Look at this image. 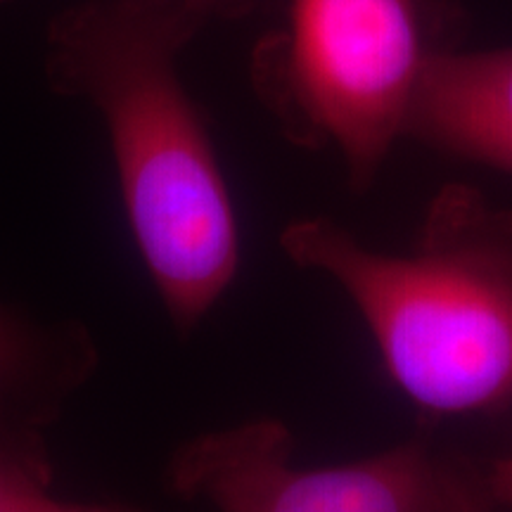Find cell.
Here are the masks:
<instances>
[{"mask_svg":"<svg viewBox=\"0 0 512 512\" xmlns=\"http://www.w3.org/2000/svg\"><path fill=\"white\" fill-rule=\"evenodd\" d=\"M204 22L185 0H86L48 34L50 83L105 119L128 226L181 335L207 318L240 268L226 178L176 69Z\"/></svg>","mask_w":512,"mask_h":512,"instance_id":"1","label":"cell"},{"mask_svg":"<svg viewBox=\"0 0 512 512\" xmlns=\"http://www.w3.org/2000/svg\"><path fill=\"white\" fill-rule=\"evenodd\" d=\"M280 247L347 292L389 377L422 411H512L510 207L448 183L408 254L375 252L330 219L292 221Z\"/></svg>","mask_w":512,"mask_h":512,"instance_id":"2","label":"cell"},{"mask_svg":"<svg viewBox=\"0 0 512 512\" xmlns=\"http://www.w3.org/2000/svg\"><path fill=\"white\" fill-rule=\"evenodd\" d=\"M441 38L437 0H292L290 27L256 50L254 88L287 140L337 147L351 188L363 192L406 136Z\"/></svg>","mask_w":512,"mask_h":512,"instance_id":"3","label":"cell"},{"mask_svg":"<svg viewBox=\"0 0 512 512\" xmlns=\"http://www.w3.org/2000/svg\"><path fill=\"white\" fill-rule=\"evenodd\" d=\"M285 422L247 420L188 441L169 460V486L219 512H448L467 463L422 439L356 463L299 470Z\"/></svg>","mask_w":512,"mask_h":512,"instance_id":"4","label":"cell"},{"mask_svg":"<svg viewBox=\"0 0 512 512\" xmlns=\"http://www.w3.org/2000/svg\"><path fill=\"white\" fill-rule=\"evenodd\" d=\"M406 136L512 176V46L439 48L415 88Z\"/></svg>","mask_w":512,"mask_h":512,"instance_id":"5","label":"cell"},{"mask_svg":"<svg viewBox=\"0 0 512 512\" xmlns=\"http://www.w3.org/2000/svg\"><path fill=\"white\" fill-rule=\"evenodd\" d=\"M98 368L91 330L0 302V432H41Z\"/></svg>","mask_w":512,"mask_h":512,"instance_id":"6","label":"cell"},{"mask_svg":"<svg viewBox=\"0 0 512 512\" xmlns=\"http://www.w3.org/2000/svg\"><path fill=\"white\" fill-rule=\"evenodd\" d=\"M53 467L41 432H0V512H38Z\"/></svg>","mask_w":512,"mask_h":512,"instance_id":"7","label":"cell"},{"mask_svg":"<svg viewBox=\"0 0 512 512\" xmlns=\"http://www.w3.org/2000/svg\"><path fill=\"white\" fill-rule=\"evenodd\" d=\"M491 505H494V501L486 491L484 475H479L475 467L467 463V470L460 479L456 498H453L448 512H491Z\"/></svg>","mask_w":512,"mask_h":512,"instance_id":"8","label":"cell"},{"mask_svg":"<svg viewBox=\"0 0 512 512\" xmlns=\"http://www.w3.org/2000/svg\"><path fill=\"white\" fill-rule=\"evenodd\" d=\"M204 19H242L254 12L259 0H185Z\"/></svg>","mask_w":512,"mask_h":512,"instance_id":"9","label":"cell"},{"mask_svg":"<svg viewBox=\"0 0 512 512\" xmlns=\"http://www.w3.org/2000/svg\"><path fill=\"white\" fill-rule=\"evenodd\" d=\"M484 484L491 501L512 508V456L491 463L489 472L484 475Z\"/></svg>","mask_w":512,"mask_h":512,"instance_id":"10","label":"cell"},{"mask_svg":"<svg viewBox=\"0 0 512 512\" xmlns=\"http://www.w3.org/2000/svg\"><path fill=\"white\" fill-rule=\"evenodd\" d=\"M38 512H140L131 505L121 503H69V501H57V498L48 496L43 501Z\"/></svg>","mask_w":512,"mask_h":512,"instance_id":"11","label":"cell"}]
</instances>
